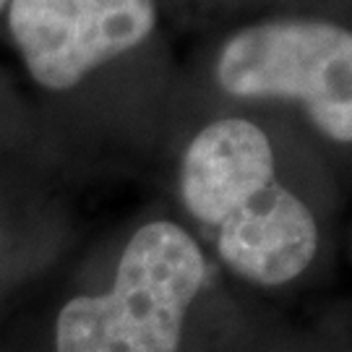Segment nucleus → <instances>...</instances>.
<instances>
[{"mask_svg":"<svg viewBox=\"0 0 352 352\" xmlns=\"http://www.w3.org/2000/svg\"><path fill=\"white\" fill-rule=\"evenodd\" d=\"M180 196L201 225L217 230L222 261L248 282L285 285L314 261V214L277 180L272 144L251 120H217L190 141Z\"/></svg>","mask_w":352,"mask_h":352,"instance_id":"1","label":"nucleus"},{"mask_svg":"<svg viewBox=\"0 0 352 352\" xmlns=\"http://www.w3.org/2000/svg\"><path fill=\"white\" fill-rule=\"evenodd\" d=\"M206 277L196 240L149 222L128 240L115 285L68 300L55 324L58 352H177L183 321Z\"/></svg>","mask_w":352,"mask_h":352,"instance_id":"2","label":"nucleus"},{"mask_svg":"<svg viewBox=\"0 0 352 352\" xmlns=\"http://www.w3.org/2000/svg\"><path fill=\"white\" fill-rule=\"evenodd\" d=\"M6 6H8V0H0V13L6 11Z\"/></svg>","mask_w":352,"mask_h":352,"instance_id":"5","label":"nucleus"},{"mask_svg":"<svg viewBox=\"0 0 352 352\" xmlns=\"http://www.w3.org/2000/svg\"><path fill=\"white\" fill-rule=\"evenodd\" d=\"M3 13L26 74L47 91L78 87L157 26L154 0H8Z\"/></svg>","mask_w":352,"mask_h":352,"instance_id":"4","label":"nucleus"},{"mask_svg":"<svg viewBox=\"0 0 352 352\" xmlns=\"http://www.w3.org/2000/svg\"><path fill=\"white\" fill-rule=\"evenodd\" d=\"M217 81L232 97L295 100L329 139L352 144V32L327 21H264L225 42Z\"/></svg>","mask_w":352,"mask_h":352,"instance_id":"3","label":"nucleus"}]
</instances>
